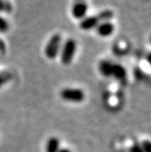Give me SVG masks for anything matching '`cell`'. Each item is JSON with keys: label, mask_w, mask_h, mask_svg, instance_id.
<instances>
[{"label": "cell", "mask_w": 151, "mask_h": 152, "mask_svg": "<svg viewBox=\"0 0 151 152\" xmlns=\"http://www.w3.org/2000/svg\"><path fill=\"white\" fill-rule=\"evenodd\" d=\"M113 12L109 10H106L100 12L97 15L88 16L82 19L80 23L81 29L84 31L92 30L95 29L103 22L109 21L113 18Z\"/></svg>", "instance_id": "cell-1"}, {"label": "cell", "mask_w": 151, "mask_h": 152, "mask_svg": "<svg viewBox=\"0 0 151 152\" xmlns=\"http://www.w3.org/2000/svg\"><path fill=\"white\" fill-rule=\"evenodd\" d=\"M77 49V41L74 39H68L63 43L61 47V50L59 53L60 60L63 65L67 66L73 62V58L76 55Z\"/></svg>", "instance_id": "cell-2"}, {"label": "cell", "mask_w": 151, "mask_h": 152, "mask_svg": "<svg viewBox=\"0 0 151 152\" xmlns=\"http://www.w3.org/2000/svg\"><path fill=\"white\" fill-rule=\"evenodd\" d=\"M62 40V36L59 33H55L50 37L44 49V53L48 59L55 60L59 56L63 45Z\"/></svg>", "instance_id": "cell-3"}, {"label": "cell", "mask_w": 151, "mask_h": 152, "mask_svg": "<svg viewBox=\"0 0 151 152\" xmlns=\"http://www.w3.org/2000/svg\"><path fill=\"white\" fill-rule=\"evenodd\" d=\"M60 97L67 102L79 104L85 100L86 94L84 91L80 88L67 87L63 89L60 92Z\"/></svg>", "instance_id": "cell-4"}, {"label": "cell", "mask_w": 151, "mask_h": 152, "mask_svg": "<svg viewBox=\"0 0 151 152\" xmlns=\"http://www.w3.org/2000/svg\"><path fill=\"white\" fill-rule=\"evenodd\" d=\"M98 35L101 37H110L115 30V26L109 21L103 22L96 28Z\"/></svg>", "instance_id": "cell-5"}, {"label": "cell", "mask_w": 151, "mask_h": 152, "mask_svg": "<svg viewBox=\"0 0 151 152\" xmlns=\"http://www.w3.org/2000/svg\"><path fill=\"white\" fill-rule=\"evenodd\" d=\"M88 12V6L85 2H77L72 9V15L77 19H83Z\"/></svg>", "instance_id": "cell-6"}, {"label": "cell", "mask_w": 151, "mask_h": 152, "mask_svg": "<svg viewBox=\"0 0 151 152\" xmlns=\"http://www.w3.org/2000/svg\"><path fill=\"white\" fill-rule=\"evenodd\" d=\"M113 63L107 60H103L99 64V70L103 77H112V69H113Z\"/></svg>", "instance_id": "cell-7"}, {"label": "cell", "mask_w": 151, "mask_h": 152, "mask_svg": "<svg viewBox=\"0 0 151 152\" xmlns=\"http://www.w3.org/2000/svg\"><path fill=\"white\" fill-rule=\"evenodd\" d=\"M112 77L117 80H123L126 78V70L122 65L118 64H113V69H112Z\"/></svg>", "instance_id": "cell-8"}, {"label": "cell", "mask_w": 151, "mask_h": 152, "mask_svg": "<svg viewBox=\"0 0 151 152\" xmlns=\"http://www.w3.org/2000/svg\"><path fill=\"white\" fill-rule=\"evenodd\" d=\"M60 149V141L56 137H50L46 145V152H58Z\"/></svg>", "instance_id": "cell-9"}, {"label": "cell", "mask_w": 151, "mask_h": 152, "mask_svg": "<svg viewBox=\"0 0 151 152\" xmlns=\"http://www.w3.org/2000/svg\"><path fill=\"white\" fill-rule=\"evenodd\" d=\"M12 10L11 4L6 0H0V12H10Z\"/></svg>", "instance_id": "cell-10"}, {"label": "cell", "mask_w": 151, "mask_h": 152, "mask_svg": "<svg viewBox=\"0 0 151 152\" xmlns=\"http://www.w3.org/2000/svg\"><path fill=\"white\" fill-rule=\"evenodd\" d=\"M9 26L7 20L0 15V33H6L9 30Z\"/></svg>", "instance_id": "cell-11"}, {"label": "cell", "mask_w": 151, "mask_h": 152, "mask_svg": "<svg viewBox=\"0 0 151 152\" xmlns=\"http://www.w3.org/2000/svg\"><path fill=\"white\" fill-rule=\"evenodd\" d=\"M10 76L8 73H0V87H2L4 84H6L9 80Z\"/></svg>", "instance_id": "cell-12"}, {"label": "cell", "mask_w": 151, "mask_h": 152, "mask_svg": "<svg viewBox=\"0 0 151 152\" xmlns=\"http://www.w3.org/2000/svg\"><path fill=\"white\" fill-rule=\"evenodd\" d=\"M144 152H151V144L150 141L148 140H145L140 144Z\"/></svg>", "instance_id": "cell-13"}, {"label": "cell", "mask_w": 151, "mask_h": 152, "mask_svg": "<svg viewBox=\"0 0 151 152\" xmlns=\"http://www.w3.org/2000/svg\"><path fill=\"white\" fill-rule=\"evenodd\" d=\"M130 152H144L143 148H142L141 145L139 143H136L133 144L132 146L130 147Z\"/></svg>", "instance_id": "cell-14"}, {"label": "cell", "mask_w": 151, "mask_h": 152, "mask_svg": "<svg viewBox=\"0 0 151 152\" xmlns=\"http://www.w3.org/2000/svg\"><path fill=\"white\" fill-rule=\"evenodd\" d=\"M58 152H71V151L69 149L66 148H60V149H59V151Z\"/></svg>", "instance_id": "cell-15"}]
</instances>
